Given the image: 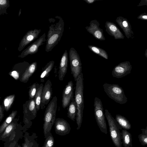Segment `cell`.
I'll return each mask as SVG.
<instances>
[{
	"label": "cell",
	"instance_id": "obj_1",
	"mask_svg": "<svg viewBox=\"0 0 147 147\" xmlns=\"http://www.w3.org/2000/svg\"><path fill=\"white\" fill-rule=\"evenodd\" d=\"M50 24L47 35L45 51L48 52L58 43L64 30V22L61 17L56 16L49 19Z\"/></svg>",
	"mask_w": 147,
	"mask_h": 147
},
{
	"label": "cell",
	"instance_id": "obj_2",
	"mask_svg": "<svg viewBox=\"0 0 147 147\" xmlns=\"http://www.w3.org/2000/svg\"><path fill=\"white\" fill-rule=\"evenodd\" d=\"M83 80V74L82 72L78 76L76 81L74 99L77 110L76 119L78 126L76 128L77 130L80 129L82 121L84 107Z\"/></svg>",
	"mask_w": 147,
	"mask_h": 147
},
{
	"label": "cell",
	"instance_id": "obj_3",
	"mask_svg": "<svg viewBox=\"0 0 147 147\" xmlns=\"http://www.w3.org/2000/svg\"><path fill=\"white\" fill-rule=\"evenodd\" d=\"M57 108V98L56 96L53 97L48 104L44 115L43 129L45 139L50 135L55 120Z\"/></svg>",
	"mask_w": 147,
	"mask_h": 147
},
{
	"label": "cell",
	"instance_id": "obj_4",
	"mask_svg": "<svg viewBox=\"0 0 147 147\" xmlns=\"http://www.w3.org/2000/svg\"><path fill=\"white\" fill-rule=\"evenodd\" d=\"M105 115L108 122L110 136L113 142L116 147H122V133L120 130L122 127L107 109L105 110Z\"/></svg>",
	"mask_w": 147,
	"mask_h": 147
},
{
	"label": "cell",
	"instance_id": "obj_5",
	"mask_svg": "<svg viewBox=\"0 0 147 147\" xmlns=\"http://www.w3.org/2000/svg\"><path fill=\"white\" fill-rule=\"evenodd\" d=\"M103 87L107 95L116 102L122 105L127 101L123 89L118 85L105 83L103 84Z\"/></svg>",
	"mask_w": 147,
	"mask_h": 147
},
{
	"label": "cell",
	"instance_id": "obj_6",
	"mask_svg": "<svg viewBox=\"0 0 147 147\" xmlns=\"http://www.w3.org/2000/svg\"><path fill=\"white\" fill-rule=\"evenodd\" d=\"M94 106L95 117L98 126L102 132L107 134V123L102 104L100 99L97 97H95L94 99Z\"/></svg>",
	"mask_w": 147,
	"mask_h": 147
},
{
	"label": "cell",
	"instance_id": "obj_7",
	"mask_svg": "<svg viewBox=\"0 0 147 147\" xmlns=\"http://www.w3.org/2000/svg\"><path fill=\"white\" fill-rule=\"evenodd\" d=\"M69 57L71 73L76 82L78 76L82 72V63L78 54L73 47L69 51Z\"/></svg>",
	"mask_w": 147,
	"mask_h": 147
},
{
	"label": "cell",
	"instance_id": "obj_8",
	"mask_svg": "<svg viewBox=\"0 0 147 147\" xmlns=\"http://www.w3.org/2000/svg\"><path fill=\"white\" fill-rule=\"evenodd\" d=\"M24 109L26 122L30 127L32 124L31 120L36 117L37 113L34 98L26 102Z\"/></svg>",
	"mask_w": 147,
	"mask_h": 147
},
{
	"label": "cell",
	"instance_id": "obj_9",
	"mask_svg": "<svg viewBox=\"0 0 147 147\" xmlns=\"http://www.w3.org/2000/svg\"><path fill=\"white\" fill-rule=\"evenodd\" d=\"M45 38L46 34L45 33L36 41L24 50L18 57L24 58L29 55L36 53L38 51L39 47L44 44L46 41Z\"/></svg>",
	"mask_w": 147,
	"mask_h": 147
},
{
	"label": "cell",
	"instance_id": "obj_10",
	"mask_svg": "<svg viewBox=\"0 0 147 147\" xmlns=\"http://www.w3.org/2000/svg\"><path fill=\"white\" fill-rule=\"evenodd\" d=\"M52 84L50 80L45 82L42 93L40 109L43 110L48 104L52 95Z\"/></svg>",
	"mask_w": 147,
	"mask_h": 147
},
{
	"label": "cell",
	"instance_id": "obj_11",
	"mask_svg": "<svg viewBox=\"0 0 147 147\" xmlns=\"http://www.w3.org/2000/svg\"><path fill=\"white\" fill-rule=\"evenodd\" d=\"M54 127L56 134L61 136L68 134L71 129L69 123L64 119L59 118L56 119Z\"/></svg>",
	"mask_w": 147,
	"mask_h": 147
},
{
	"label": "cell",
	"instance_id": "obj_12",
	"mask_svg": "<svg viewBox=\"0 0 147 147\" xmlns=\"http://www.w3.org/2000/svg\"><path fill=\"white\" fill-rule=\"evenodd\" d=\"M41 32V30L34 29L28 31L21 40L18 48L19 51H21L30 42L37 38Z\"/></svg>",
	"mask_w": 147,
	"mask_h": 147
},
{
	"label": "cell",
	"instance_id": "obj_13",
	"mask_svg": "<svg viewBox=\"0 0 147 147\" xmlns=\"http://www.w3.org/2000/svg\"><path fill=\"white\" fill-rule=\"evenodd\" d=\"M131 68V65L128 63H122L114 68L112 75L114 77L121 78L130 73Z\"/></svg>",
	"mask_w": 147,
	"mask_h": 147
},
{
	"label": "cell",
	"instance_id": "obj_14",
	"mask_svg": "<svg viewBox=\"0 0 147 147\" xmlns=\"http://www.w3.org/2000/svg\"><path fill=\"white\" fill-rule=\"evenodd\" d=\"M73 83L69 82L63 90L62 100V106L64 108L67 107L74 98Z\"/></svg>",
	"mask_w": 147,
	"mask_h": 147
},
{
	"label": "cell",
	"instance_id": "obj_15",
	"mask_svg": "<svg viewBox=\"0 0 147 147\" xmlns=\"http://www.w3.org/2000/svg\"><path fill=\"white\" fill-rule=\"evenodd\" d=\"M68 56L67 51L65 50L63 54L59 63L58 71V78L63 81L67 72L68 66Z\"/></svg>",
	"mask_w": 147,
	"mask_h": 147
},
{
	"label": "cell",
	"instance_id": "obj_16",
	"mask_svg": "<svg viewBox=\"0 0 147 147\" xmlns=\"http://www.w3.org/2000/svg\"><path fill=\"white\" fill-rule=\"evenodd\" d=\"M37 68L36 62H34L30 64L22 75L20 81L23 82H27L29 80L30 78L36 71Z\"/></svg>",
	"mask_w": 147,
	"mask_h": 147
},
{
	"label": "cell",
	"instance_id": "obj_17",
	"mask_svg": "<svg viewBox=\"0 0 147 147\" xmlns=\"http://www.w3.org/2000/svg\"><path fill=\"white\" fill-rule=\"evenodd\" d=\"M38 136L35 133L29 136V134L26 133L25 136V142L23 144V147H39L37 142Z\"/></svg>",
	"mask_w": 147,
	"mask_h": 147
},
{
	"label": "cell",
	"instance_id": "obj_18",
	"mask_svg": "<svg viewBox=\"0 0 147 147\" xmlns=\"http://www.w3.org/2000/svg\"><path fill=\"white\" fill-rule=\"evenodd\" d=\"M54 61H50L43 68L40 76L41 82H44L45 81V78L49 76L50 72L54 67Z\"/></svg>",
	"mask_w": 147,
	"mask_h": 147
},
{
	"label": "cell",
	"instance_id": "obj_19",
	"mask_svg": "<svg viewBox=\"0 0 147 147\" xmlns=\"http://www.w3.org/2000/svg\"><path fill=\"white\" fill-rule=\"evenodd\" d=\"M77 108L74 98H73L68 106L67 113V117L71 120L74 121L76 119Z\"/></svg>",
	"mask_w": 147,
	"mask_h": 147
},
{
	"label": "cell",
	"instance_id": "obj_20",
	"mask_svg": "<svg viewBox=\"0 0 147 147\" xmlns=\"http://www.w3.org/2000/svg\"><path fill=\"white\" fill-rule=\"evenodd\" d=\"M122 143L124 147H132V138L131 134L127 130L123 129L121 131Z\"/></svg>",
	"mask_w": 147,
	"mask_h": 147
},
{
	"label": "cell",
	"instance_id": "obj_21",
	"mask_svg": "<svg viewBox=\"0 0 147 147\" xmlns=\"http://www.w3.org/2000/svg\"><path fill=\"white\" fill-rule=\"evenodd\" d=\"M115 120L123 129L129 130L131 128V125L129 121L124 116L117 114Z\"/></svg>",
	"mask_w": 147,
	"mask_h": 147
},
{
	"label": "cell",
	"instance_id": "obj_22",
	"mask_svg": "<svg viewBox=\"0 0 147 147\" xmlns=\"http://www.w3.org/2000/svg\"><path fill=\"white\" fill-rule=\"evenodd\" d=\"M17 113V111H13L0 126V136L2 134L6 127L13 121Z\"/></svg>",
	"mask_w": 147,
	"mask_h": 147
},
{
	"label": "cell",
	"instance_id": "obj_23",
	"mask_svg": "<svg viewBox=\"0 0 147 147\" xmlns=\"http://www.w3.org/2000/svg\"><path fill=\"white\" fill-rule=\"evenodd\" d=\"M43 87L44 86L42 83L39 84L34 98L37 111L40 109L41 95Z\"/></svg>",
	"mask_w": 147,
	"mask_h": 147
},
{
	"label": "cell",
	"instance_id": "obj_24",
	"mask_svg": "<svg viewBox=\"0 0 147 147\" xmlns=\"http://www.w3.org/2000/svg\"><path fill=\"white\" fill-rule=\"evenodd\" d=\"M16 123L12 121L5 128L2 134L0 136V140L4 139L9 137L16 128Z\"/></svg>",
	"mask_w": 147,
	"mask_h": 147
},
{
	"label": "cell",
	"instance_id": "obj_25",
	"mask_svg": "<svg viewBox=\"0 0 147 147\" xmlns=\"http://www.w3.org/2000/svg\"><path fill=\"white\" fill-rule=\"evenodd\" d=\"M15 95L12 94L5 97L3 100V104L5 110L7 111L11 108L15 99Z\"/></svg>",
	"mask_w": 147,
	"mask_h": 147
},
{
	"label": "cell",
	"instance_id": "obj_26",
	"mask_svg": "<svg viewBox=\"0 0 147 147\" xmlns=\"http://www.w3.org/2000/svg\"><path fill=\"white\" fill-rule=\"evenodd\" d=\"M9 6V0H0V15L7 14V9Z\"/></svg>",
	"mask_w": 147,
	"mask_h": 147
},
{
	"label": "cell",
	"instance_id": "obj_27",
	"mask_svg": "<svg viewBox=\"0 0 147 147\" xmlns=\"http://www.w3.org/2000/svg\"><path fill=\"white\" fill-rule=\"evenodd\" d=\"M142 133L138 136L139 141L142 146L147 144V127L145 129H141Z\"/></svg>",
	"mask_w": 147,
	"mask_h": 147
},
{
	"label": "cell",
	"instance_id": "obj_28",
	"mask_svg": "<svg viewBox=\"0 0 147 147\" xmlns=\"http://www.w3.org/2000/svg\"><path fill=\"white\" fill-rule=\"evenodd\" d=\"M40 84L36 82L33 83L30 87L29 91V100L34 98L37 89Z\"/></svg>",
	"mask_w": 147,
	"mask_h": 147
},
{
	"label": "cell",
	"instance_id": "obj_29",
	"mask_svg": "<svg viewBox=\"0 0 147 147\" xmlns=\"http://www.w3.org/2000/svg\"><path fill=\"white\" fill-rule=\"evenodd\" d=\"M55 140L52 133L46 138L42 147H53L54 145Z\"/></svg>",
	"mask_w": 147,
	"mask_h": 147
},
{
	"label": "cell",
	"instance_id": "obj_30",
	"mask_svg": "<svg viewBox=\"0 0 147 147\" xmlns=\"http://www.w3.org/2000/svg\"><path fill=\"white\" fill-rule=\"evenodd\" d=\"M9 74L16 80H18L19 78V74L16 71H12L10 72Z\"/></svg>",
	"mask_w": 147,
	"mask_h": 147
},
{
	"label": "cell",
	"instance_id": "obj_31",
	"mask_svg": "<svg viewBox=\"0 0 147 147\" xmlns=\"http://www.w3.org/2000/svg\"><path fill=\"white\" fill-rule=\"evenodd\" d=\"M94 35L96 37L99 39L102 36L101 33L100 31L98 30L95 32Z\"/></svg>",
	"mask_w": 147,
	"mask_h": 147
},
{
	"label": "cell",
	"instance_id": "obj_32",
	"mask_svg": "<svg viewBox=\"0 0 147 147\" xmlns=\"http://www.w3.org/2000/svg\"><path fill=\"white\" fill-rule=\"evenodd\" d=\"M4 117L3 111L2 106L0 105V122Z\"/></svg>",
	"mask_w": 147,
	"mask_h": 147
},
{
	"label": "cell",
	"instance_id": "obj_33",
	"mask_svg": "<svg viewBox=\"0 0 147 147\" xmlns=\"http://www.w3.org/2000/svg\"><path fill=\"white\" fill-rule=\"evenodd\" d=\"M91 49L95 53H99V51L98 48L95 47H91Z\"/></svg>",
	"mask_w": 147,
	"mask_h": 147
},
{
	"label": "cell",
	"instance_id": "obj_34",
	"mask_svg": "<svg viewBox=\"0 0 147 147\" xmlns=\"http://www.w3.org/2000/svg\"><path fill=\"white\" fill-rule=\"evenodd\" d=\"M110 30L112 31H115L117 30L116 27L114 25H111L110 26Z\"/></svg>",
	"mask_w": 147,
	"mask_h": 147
},
{
	"label": "cell",
	"instance_id": "obj_35",
	"mask_svg": "<svg viewBox=\"0 0 147 147\" xmlns=\"http://www.w3.org/2000/svg\"><path fill=\"white\" fill-rule=\"evenodd\" d=\"M123 25L124 27H126L127 26L128 24L126 21H125L123 22Z\"/></svg>",
	"mask_w": 147,
	"mask_h": 147
},
{
	"label": "cell",
	"instance_id": "obj_36",
	"mask_svg": "<svg viewBox=\"0 0 147 147\" xmlns=\"http://www.w3.org/2000/svg\"><path fill=\"white\" fill-rule=\"evenodd\" d=\"M94 1V0H87L86 1L89 3H92Z\"/></svg>",
	"mask_w": 147,
	"mask_h": 147
},
{
	"label": "cell",
	"instance_id": "obj_37",
	"mask_svg": "<svg viewBox=\"0 0 147 147\" xmlns=\"http://www.w3.org/2000/svg\"><path fill=\"white\" fill-rule=\"evenodd\" d=\"M142 18L144 19H147V16H142Z\"/></svg>",
	"mask_w": 147,
	"mask_h": 147
},
{
	"label": "cell",
	"instance_id": "obj_38",
	"mask_svg": "<svg viewBox=\"0 0 147 147\" xmlns=\"http://www.w3.org/2000/svg\"><path fill=\"white\" fill-rule=\"evenodd\" d=\"M21 9H20L19 10V13H18V16H20L21 14Z\"/></svg>",
	"mask_w": 147,
	"mask_h": 147
}]
</instances>
